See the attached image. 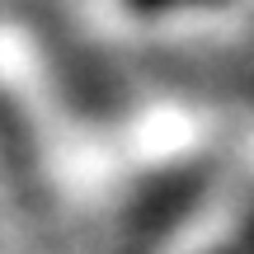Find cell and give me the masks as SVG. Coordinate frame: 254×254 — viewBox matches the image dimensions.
I'll list each match as a JSON object with an SVG mask.
<instances>
[{
  "instance_id": "obj_1",
  "label": "cell",
  "mask_w": 254,
  "mask_h": 254,
  "mask_svg": "<svg viewBox=\"0 0 254 254\" xmlns=\"http://www.w3.org/2000/svg\"><path fill=\"white\" fill-rule=\"evenodd\" d=\"M136 14H165V9H184V5H198V0H127Z\"/></svg>"
}]
</instances>
